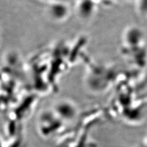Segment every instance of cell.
Masks as SVG:
<instances>
[{"label": "cell", "instance_id": "cell-1", "mask_svg": "<svg viewBox=\"0 0 147 147\" xmlns=\"http://www.w3.org/2000/svg\"><path fill=\"white\" fill-rule=\"evenodd\" d=\"M125 39L127 45H139L142 39V33L139 29L131 28L126 31Z\"/></svg>", "mask_w": 147, "mask_h": 147}, {"label": "cell", "instance_id": "cell-2", "mask_svg": "<svg viewBox=\"0 0 147 147\" xmlns=\"http://www.w3.org/2000/svg\"><path fill=\"white\" fill-rule=\"evenodd\" d=\"M57 112L59 116L66 119L73 118L75 115V109L73 105L68 102H60L57 106Z\"/></svg>", "mask_w": 147, "mask_h": 147}, {"label": "cell", "instance_id": "cell-3", "mask_svg": "<svg viewBox=\"0 0 147 147\" xmlns=\"http://www.w3.org/2000/svg\"><path fill=\"white\" fill-rule=\"evenodd\" d=\"M94 10V4L91 0H84L81 4L80 12L83 16L88 17L91 15Z\"/></svg>", "mask_w": 147, "mask_h": 147}, {"label": "cell", "instance_id": "cell-4", "mask_svg": "<svg viewBox=\"0 0 147 147\" xmlns=\"http://www.w3.org/2000/svg\"><path fill=\"white\" fill-rule=\"evenodd\" d=\"M136 7L139 14L147 18V0H137Z\"/></svg>", "mask_w": 147, "mask_h": 147}, {"label": "cell", "instance_id": "cell-5", "mask_svg": "<svg viewBox=\"0 0 147 147\" xmlns=\"http://www.w3.org/2000/svg\"><path fill=\"white\" fill-rule=\"evenodd\" d=\"M140 147H147V134L143 139V141L142 142V145Z\"/></svg>", "mask_w": 147, "mask_h": 147}]
</instances>
